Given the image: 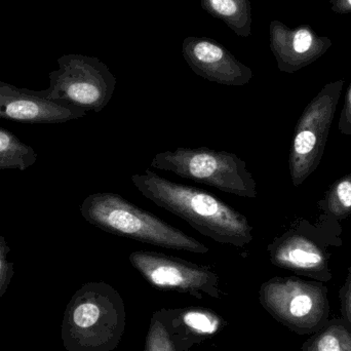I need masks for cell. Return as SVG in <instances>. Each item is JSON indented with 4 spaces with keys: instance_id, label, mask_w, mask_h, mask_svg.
I'll list each match as a JSON object with an SVG mask.
<instances>
[{
    "instance_id": "12",
    "label": "cell",
    "mask_w": 351,
    "mask_h": 351,
    "mask_svg": "<svg viewBox=\"0 0 351 351\" xmlns=\"http://www.w3.org/2000/svg\"><path fill=\"white\" fill-rule=\"evenodd\" d=\"M37 154L18 136L0 128V171L28 170L36 162Z\"/></svg>"
},
{
    "instance_id": "14",
    "label": "cell",
    "mask_w": 351,
    "mask_h": 351,
    "mask_svg": "<svg viewBox=\"0 0 351 351\" xmlns=\"http://www.w3.org/2000/svg\"><path fill=\"white\" fill-rule=\"evenodd\" d=\"M100 317V309L98 305L90 301L74 302L73 308L68 311V317L66 319V328L64 330L72 329L86 330L94 327Z\"/></svg>"
},
{
    "instance_id": "7",
    "label": "cell",
    "mask_w": 351,
    "mask_h": 351,
    "mask_svg": "<svg viewBox=\"0 0 351 351\" xmlns=\"http://www.w3.org/2000/svg\"><path fill=\"white\" fill-rule=\"evenodd\" d=\"M182 55L196 75L215 84L243 86L253 78L251 68L208 37H186L182 43Z\"/></svg>"
},
{
    "instance_id": "8",
    "label": "cell",
    "mask_w": 351,
    "mask_h": 351,
    "mask_svg": "<svg viewBox=\"0 0 351 351\" xmlns=\"http://www.w3.org/2000/svg\"><path fill=\"white\" fill-rule=\"evenodd\" d=\"M269 45L278 69L295 73L323 57L333 43L329 37L317 34L309 25L291 28L274 20L269 25Z\"/></svg>"
},
{
    "instance_id": "11",
    "label": "cell",
    "mask_w": 351,
    "mask_h": 351,
    "mask_svg": "<svg viewBox=\"0 0 351 351\" xmlns=\"http://www.w3.org/2000/svg\"><path fill=\"white\" fill-rule=\"evenodd\" d=\"M202 10L226 24L237 36L252 34V5L250 0H200Z\"/></svg>"
},
{
    "instance_id": "3",
    "label": "cell",
    "mask_w": 351,
    "mask_h": 351,
    "mask_svg": "<svg viewBox=\"0 0 351 351\" xmlns=\"http://www.w3.org/2000/svg\"><path fill=\"white\" fill-rule=\"evenodd\" d=\"M340 223L324 214L315 223L298 218L268 245L272 263L322 282L331 280L330 247L343 245Z\"/></svg>"
},
{
    "instance_id": "6",
    "label": "cell",
    "mask_w": 351,
    "mask_h": 351,
    "mask_svg": "<svg viewBox=\"0 0 351 351\" xmlns=\"http://www.w3.org/2000/svg\"><path fill=\"white\" fill-rule=\"evenodd\" d=\"M343 88L344 80L326 84L297 123L289 158L291 179L296 187L321 164Z\"/></svg>"
},
{
    "instance_id": "1",
    "label": "cell",
    "mask_w": 351,
    "mask_h": 351,
    "mask_svg": "<svg viewBox=\"0 0 351 351\" xmlns=\"http://www.w3.org/2000/svg\"><path fill=\"white\" fill-rule=\"evenodd\" d=\"M132 181L142 195L216 243L243 247L253 241L247 217L204 190L170 181L150 169L132 176Z\"/></svg>"
},
{
    "instance_id": "9",
    "label": "cell",
    "mask_w": 351,
    "mask_h": 351,
    "mask_svg": "<svg viewBox=\"0 0 351 351\" xmlns=\"http://www.w3.org/2000/svg\"><path fill=\"white\" fill-rule=\"evenodd\" d=\"M86 114L77 107L43 99L37 90L0 82V119L28 125H58Z\"/></svg>"
},
{
    "instance_id": "4",
    "label": "cell",
    "mask_w": 351,
    "mask_h": 351,
    "mask_svg": "<svg viewBox=\"0 0 351 351\" xmlns=\"http://www.w3.org/2000/svg\"><path fill=\"white\" fill-rule=\"evenodd\" d=\"M152 168L174 173L239 197L255 198L257 183L245 160L232 152L210 148H177L156 154Z\"/></svg>"
},
{
    "instance_id": "10",
    "label": "cell",
    "mask_w": 351,
    "mask_h": 351,
    "mask_svg": "<svg viewBox=\"0 0 351 351\" xmlns=\"http://www.w3.org/2000/svg\"><path fill=\"white\" fill-rule=\"evenodd\" d=\"M130 260L134 267L154 286L187 288L204 285L212 280V276L204 268L156 252H134L130 256Z\"/></svg>"
},
{
    "instance_id": "2",
    "label": "cell",
    "mask_w": 351,
    "mask_h": 351,
    "mask_svg": "<svg viewBox=\"0 0 351 351\" xmlns=\"http://www.w3.org/2000/svg\"><path fill=\"white\" fill-rule=\"evenodd\" d=\"M80 213L86 222L111 234L166 249L206 254V245L119 194L97 192L84 198Z\"/></svg>"
},
{
    "instance_id": "5",
    "label": "cell",
    "mask_w": 351,
    "mask_h": 351,
    "mask_svg": "<svg viewBox=\"0 0 351 351\" xmlns=\"http://www.w3.org/2000/svg\"><path fill=\"white\" fill-rule=\"evenodd\" d=\"M59 68L49 74V86L37 90L47 100L99 113L109 104L117 78L96 57L69 53L57 60Z\"/></svg>"
},
{
    "instance_id": "16",
    "label": "cell",
    "mask_w": 351,
    "mask_h": 351,
    "mask_svg": "<svg viewBox=\"0 0 351 351\" xmlns=\"http://www.w3.org/2000/svg\"><path fill=\"white\" fill-rule=\"evenodd\" d=\"M184 322L188 327L204 334H213L216 332L217 327H218L216 321L210 319L208 315L202 313H195V311L186 313Z\"/></svg>"
},
{
    "instance_id": "13",
    "label": "cell",
    "mask_w": 351,
    "mask_h": 351,
    "mask_svg": "<svg viewBox=\"0 0 351 351\" xmlns=\"http://www.w3.org/2000/svg\"><path fill=\"white\" fill-rule=\"evenodd\" d=\"M321 214L341 222L351 217V173L334 182L319 202Z\"/></svg>"
},
{
    "instance_id": "18",
    "label": "cell",
    "mask_w": 351,
    "mask_h": 351,
    "mask_svg": "<svg viewBox=\"0 0 351 351\" xmlns=\"http://www.w3.org/2000/svg\"><path fill=\"white\" fill-rule=\"evenodd\" d=\"M330 5L336 14H351V0H330Z\"/></svg>"
},
{
    "instance_id": "17",
    "label": "cell",
    "mask_w": 351,
    "mask_h": 351,
    "mask_svg": "<svg viewBox=\"0 0 351 351\" xmlns=\"http://www.w3.org/2000/svg\"><path fill=\"white\" fill-rule=\"evenodd\" d=\"M338 129L343 135L351 136V82L344 97V105L340 113Z\"/></svg>"
},
{
    "instance_id": "15",
    "label": "cell",
    "mask_w": 351,
    "mask_h": 351,
    "mask_svg": "<svg viewBox=\"0 0 351 351\" xmlns=\"http://www.w3.org/2000/svg\"><path fill=\"white\" fill-rule=\"evenodd\" d=\"M10 252L5 239L0 235V297L5 294L14 274V264L8 261Z\"/></svg>"
}]
</instances>
